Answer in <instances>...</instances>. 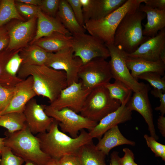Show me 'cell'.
<instances>
[{"label":"cell","instance_id":"obj_1","mask_svg":"<svg viewBox=\"0 0 165 165\" xmlns=\"http://www.w3.org/2000/svg\"><path fill=\"white\" fill-rule=\"evenodd\" d=\"M58 126V122L54 119L47 131L36 136L42 150L51 158L59 160L65 155L77 154L83 145L93 141L89 133L84 130L73 138L60 131Z\"/></svg>","mask_w":165,"mask_h":165},{"label":"cell","instance_id":"obj_2","mask_svg":"<svg viewBox=\"0 0 165 165\" xmlns=\"http://www.w3.org/2000/svg\"><path fill=\"white\" fill-rule=\"evenodd\" d=\"M17 75L23 79L31 76L37 95L47 98L50 103L54 101L61 91L68 86L65 72L55 70L45 65H22Z\"/></svg>","mask_w":165,"mask_h":165},{"label":"cell","instance_id":"obj_3","mask_svg":"<svg viewBox=\"0 0 165 165\" xmlns=\"http://www.w3.org/2000/svg\"><path fill=\"white\" fill-rule=\"evenodd\" d=\"M145 14L138 8L126 15L116 31L113 45L130 53L135 51L141 44L150 38L143 34L142 22L145 18Z\"/></svg>","mask_w":165,"mask_h":165},{"label":"cell","instance_id":"obj_4","mask_svg":"<svg viewBox=\"0 0 165 165\" xmlns=\"http://www.w3.org/2000/svg\"><path fill=\"white\" fill-rule=\"evenodd\" d=\"M6 135L5 146L10 148L24 161H31L38 165H44L51 158L42 150L38 139L28 127L13 133L6 132Z\"/></svg>","mask_w":165,"mask_h":165},{"label":"cell","instance_id":"obj_5","mask_svg":"<svg viewBox=\"0 0 165 165\" xmlns=\"http://www.w3.org/2000/svg\"><path fill=\"white\" fill-rule=\"evenodd\" d=\"M144 0H127L119 9L103 18L90 20L84 28L90 35L103 41L105 44H113L116 31L123 17L138 9Z\"/></svg>","mask_w":165,"mask_h":165},{"label":"cell","instance_id":"obj_6","mask_svg":"<svg viewBox=\"0 0 165 165\" xmlns=\"http://www.w3.org/2000/svg\"><path fill=\"white\" fill-rule=\"evenodd\" d=\"M120 102L112 98L104 86L92 89L86 97L80 115L98 123L102 119L115 111L121 105Z\"/></svg>","mask_w":165,"mask_h":165},{"label":"cell","instance_id":"obj_7","mask_svg":"<svg viewBox=\"0 0 165 165\" xmlns=\"http://www.w3.org/2000/svg\"><path fill=\"white\" fill-rule=\"evenodd\" d=\"M43 106L46 114L58 122L61 131L73 138L78 136L79 131L84 129L90 131L97 123L68 108L58 110L49 105Z\"/></svg>","mask_w":165,"mask_h":165},{"label":"cell","instance_id":"obj_8","mask_svg":"<svg viewBox=\"0 0 165 165\" xmlns=\"http://www.w3.org/2000/svg\"><path fill=\"white\" fill-rule=\"evenodd\" d=\"M71 47L74 57L79 58L82 64L96 58L106 59L110 57L108 50L103 41L85 32L72 35Z\"/></svg>","mask_w":165,"mask_h":165},{"label":"cell","instance_id":"obj_9","mask_svg":"<svg viewBox=\"0 0 165 165\" xmlns=\"http://www.w3.org/2000/svg\"><path fill=\"white\" fill-rule=\"evenodd\" d=\"M105 59L97 57L82 64L78 75L83 89L92 90L110 82L113 77Z\"/></svg>","mask_w":165,"mask_h":165},{"label":"cell","instance_id":"obj_10","mask_svg":"<svg viewBox=\"0 0 165 165\" xmlns=\"http://www.w3.org/2000/svg\"><path fill=\"white\" fill-rule=\"evenodd\" d=\"M110 54L108 62L113 78L123 83L134 92L140 91L145 84L139 82L131 75L125 61L126 53L113 44H105Z\"/></svg>","mask_w":165,"mask_h":165},{"label":"cell","instance_id":"obj_11","mask_svg":"<svg viewBox=\"0 0 165 165\" xmlns=\"http://www.w3.org/2000/svg\"><path fill=\"white\" fill-rule=\"evenodd\" d=\"M82 64L79 58L74 57L71 47L56 53H51L45 65L55 70L65 72L68 86L79 82L78 74Z\"/></svg>","mask_w":165,"mask_h":165},{"label":"cell","instance_id":"obj_12","mask_svg":"<svg viewBox=\"0 0 165 165\" xmlns=\"http://www.w3.org/2000/svg\"><path fill=\"white\" fill-rule=\"evenodd\" d=\"M92 90L84 89L80 81L75 82L62 90L56 99L49 105L57 110L69 108L78 113Z\"/></svg>","mask_w":165,"mask_h":165},{"label":"cell","instance_id":"obj_13","mask_svg":"<svg viewBox=\"0 0 165 165\" xmlns=\"http://www.w3.org/2000/svg\"><path fill=\"white\" fill-rule=\"evenodd\" d=\"M37 20V17L27 21L17 20L6 25L9 38L6 49L17 50L30 44L35 35Z\"/></svg>","mask_w":165,"mask_h":165},{"label":"cell","instance_id":"obj_14","mask_svg":"<svg viewBox=\"0 0 165 165\" xmlns=\"http://www.w3.org/2000/svg\"><path fill=\"white\" fill-rule=\"evenodd\" d=\"M126 55L130 57L165 63V28L141 44L134 52Z\"/></svg>","mask_w":165,"mask_h":165},{"label":"cell","instance_id":"obj_15","mask_svg":"<svg viewBox=\"0 0 165 165\" xmlns=\"http://www.w3.org/2000/svg\"><path fill=\"white\" fill-rule=\"evenodd\" d=\"M23 112L27 127L33 134L47 131L54 120L45 113L43 105L34 98L26 104Z\"/></svg>","mask_w":165,"mask_h":165},{"label":"cell","instance_id":"obj_16","mask_svg":"<svg viewBox=\"0 0 165 165\" xmlns=\"http://www.w3.org/2000/svg\"><path fill=\"white\" fill-rule=\"evenodd\" d=\"M150 89L149 85L145 84L141 90L134 92L126 105L131 111H135L142 116L148 125L151 136L157 141L159 137L156 132L152 109L148 97Z\"/></svg>","mask_w":165,"mask_h":165},{"label":"cell","instance_id":"obj_17","mask_svg":"<svg viewBox=\"0 0 165 165\" xmlns=\"http://www.w3.org/2000/svg\"><path fill=\"white\" fill-rule=\"evenodd\" d=\"M36 96L33 78L30 76L15 85L13 98L8 106L1 112V115L11 112H23L26 104Z\"/></svg>","mask_w":165,"mask_h":165},{"label":"cell","instance_id":"obj_18","mask_svg":"<svg viewBox=\"0 0 165 165\" xmlns=\"http://www.w3.org/2000/svg\"><path fill=\"white\" fill-rule=\"evenodd\" d=\"M132 111L126 104H121L115 111L102 119L88 132L92 138L99 140L108 130L119 124L125 123L132 119Z\"/></svg>","mask_w":165,"mask_h":165},{"label":"cell","instance_id":"obj_19","mask_svg":"<svg viewBox=\"0 0 165 165\" xmlns=\"http://www.w3.org/2000/svg\"><path fill=\"white\" fill-rule=\"evenodd\" d=\"M54 32L72 35L56 17L48 16L39 10L37 16L36 28L34 37L30 44Z\"/></svg>","mask_w":165,"mask_h":165},{"label":"cell","instance_id":"obj_20","mask_svg":"<svg viewBox=\"0 0 165 165\" xmlns=\"http://www.w3.org/2000/svg\"><path fill=\"white\" fill-rule=\"evenodd\" d=\"M139 9L147 16V22L143 29L144 36L153 37L165 28V9H153L143 4H141Z\"/></svg>","mask_w":165,"mask_h":165},{"label":"cell","instance_id":"obj_21","mask_svg":"<svg viewBox=\"0 0 165 165\" xmlns=\"http://www.w3.org/2000/svg\"><path fill=\"white\" fill-rule=\"evenodd\" d=\"M125 61L131 75L135 79L140 75L149 72H156L161 76L164 75L165 63L162 61H151L130 57L127 55Z\"/></svg>","mask_w":165,"mask_h":165},{"label":"cell","instance_id":"obj_22","mask_svg":"<svg viewBox=\"0 0 165 165\" xmlns=\"http://www.w3.org/2000/svg\"><path fill=\"white\" fill-rule=\"evenodd\" d=\"M102 138L99 140L95 145L97 148L106 156L108 155L113 148L122 145H127L134 146L135 142L124 137L121 132L118 125H116L107 131Z\"/></svg>","mask_w":165,"mask_h":165},{"label":"cell","instance_id":"obj_23","mask_svg":"<svg viewBox=\"0 0 165 165\" xmlns=\"http://www.w3.org/2000/svg\"><path fill=\"white\" fill-rule=\"evenodd\" d=\"M72 39V35L54 32L32 44L39 46L48 52L54 53L71 47Z\"/></svg>","mask_w":165,"mask_h":165},{"label":"cell","instance_id":"obj_24","mask_svg":"<svg viewBox=\"0 0 165 165\" xmlns=\"http://www.w3.org/2000/svg\"><path fill=\"white\" fill-rule=\"evenodd\" d=\"M56 17L72 35L85 32V29L78 22L70 6L66 0H60Z\"/></svg>","mask_w":165,"mask_h":165},{"label":"cell","instance_id":"obj_25","mask_svg":"<svg viewBox=\"0 0 165 165\" xmlns=\"http://www.w3.org/2000/svg\"><path fill=\"white\" fill-rule=\"evenodd\" d=\"M50 53L32 44L21 49L19 54L22 59V65H45Z\"/></svg>","mask_w":165,"mask_h":165},{"label":"cell","instance_id":"obj_26","mask_svg":"<svg viewBox=\"0 0 165 165\" xmlns=\"http://www.w3.org/2000/svg\"><path fill=\"white\" fill-rule=\"evenodd\" d=\"M77 155L81 165H107L105 160L106 155L97 148L93 141L83 145Z\"/></svg>","mask_w":165,"mask_h":165},{"label":"cell","instance_id":"obj_27","mask_svg":"<svg viewBox=\"0 0 165 165\" xmlns=\"http://www.w3.org/2000/svg\"><path fill=\"white\" fill-rule=\"evenodd\" d=\"M95 0L90 20H97L105 17L121 6L127 0Z\"/></svg>","mask_w":165,"mask_h":165},{"label":"cell","instance_id":"obj_28","mask_svg":"<svg viewBox=\"0 0 165 165\" xmlns=\"http://www.w3.org/2000/svg\"><path fill=\"white\" fill-rule=\"evenodd\" d=\"M0 126L12 133L22 130L27 127L23 112H11L2 115L0 117Z\"/></svg>","mask_w":165,"mask_h":165},{"label":"cell","instance_id":"obj_29","mask_svg":"<svg viewBox=\"0 0 165 165\" xmlns=\"http://www.w3.org/2000/svg\"><path fill=\"white\" fill-rule=\"evenodd\" d=\"M108 90L111 97L119 101L121 104H127L130 98L132 90L122 82L115 80L104 86Z\"/></svg>","mask_w":165,"mask_h":165},{"label":"cell","instance_id":"obj_30","mask_svg":"<svg viewBox=\"0 0 165 165\" xmlns=\"http://www.w3.org/2000/svg\"><path fill=\"white\" fill-rule=\"evenodd\" d=\"M23 21L25 19L18 12L14 0H0V28L12 20Z\"/></svg>","mask_w":165,"mask_h":165},{"label":"cell","instance_id":"obj_31","mask_svg":"<svg viewBox=\"0 0 165 165\" xmlns=\"http://www.w3.org/2000/svg\"><path fill=\"white\" fill-rule=\"evenodd\" d=\"M136 79L147 81L154 89L160 90L165 93V76L162 77L160 74L155 72H149L141 74L137 77Z\"/></svg>","mask_w":165,"mask_h":165},{"label":"cell","instance_id":"obj_32","mask_svg":"<svg viewBox=\"0 0 165 165\" xmlns=\"http://www.w3.org/2000/svg\"><path fill=\"white\" fill-rule=\"evenodd\" d=\"M0 165H22L24 160L15 154L9 148L5 146L1 152Z\"/></svg>","mask_w":165,"mask_h":165},{"label":"cell","instance_id":"obj_33","mask_svg":"<svg viewBox=\"0 0 165 165\" xmlns=\"http://www.w3.org/2000/svg\"><path fill=\"white\" fill-rule=\"evenodd\" d=\"M15 86L0 84V112L3 111L8 105L13 96Z\"/></svg>","mask_w":165,"mask_h":165},{"label":"cell","instance_id":"obj_34","mask_svg":"<svg viewBox=\"0 0 165 165\" xmlns=\"http://www.w3.org/2000/svg\"><path fill=\"white\" fill-rule=\"evenodd\" d=\"M20 50H18L10 58L5 66L6 72L13 77H18V72L22 64V59L19 54Z\"/></svg>","mask_w":165,"mask_h":165},{"label":"cell","instance_id":"obj_35","mask_svg":"<svg viewBox=\"0 0 165 165\" xmlns=\"http://www.w3.org/2000/svg\"><path fill=\"white\" fill-rule=\"evenodd\" d=\"M15 2L16 8L21 16H24L28 20L37 17L38 11L40 9L38 6Z\"/></svg>","mask_w":165,"mask_h":165},{"label":"cell","instance_id":"obj_36","mask_svg":"<svg viewBox=\"0 0 165 165\" xmlns=\"http://www.w3.org/2000/svg\"><path fill=\"white\" fill-rule=\"evenodd\" d=\"M148 146L155 154L156 157H160L165 161V145L158 142L151 136L145 134L144 136Z\"/></svg>","mask_w":165,"mask_h":165},{"label":"cell","instance_id":"obj_37","mask_svg":"<svg viewBox=\"0 0 165 165\" xmlns=\"http://www.w3.org/2000/svg\"><path fill=\"white\" fill-rule=\"evenodd\" d=\"M60 0H41L38 6L45 14L51 16L56 17Z\"/></svg>","mask_w":165,"mask_h":165},{"label":"cell","instance_id":"obj_38","mask_svg":"<svg viewBox=\"0 0 165 165\" xmlns=\"http://www.w3.org/2000/svg\"><path fill=\"white\" fill-rule=\"evenodd\" d=\"M66 0L70 6L78 22L84 28L85 22L80 0Z\"/></svg>","mask_w":165,"mask_h":165},{"label":"cell","instance_id":"obj_39","mask_svg":"<svg viewBox=\"0 0 165 165\" xmlns=\"http://www.w3.org/2000/svg\"><path fill=\"white\" fill-rule=\"evenodd\" d=\"M58 161L59 165H81L77 154L65 155L60 158Z\"/></svg>","mask_w":165,"mask_h":165},{"label":"cell","instance_id":"obj_40","mask_svg":"<svg viewBox=\"0 0 165 165\" xmlns=\"http://www.w3.org/2000/svg\"><path fill=\"white\" fill-rule=\"evenodd\" d=\"M151 93L155 97L158 98L160 102V105L156 107L155 110L159 111L161 115L164 116L165 114V93L161 90L153 89Z\"/></svg>","mask_w":165,"mask_h":165},{"label":"cell","instance_id":"obj_41","mask_svg":"<svg viewBox=\"0 0 165 165\" xmlns=\"http://www.w3.org/2000/svg\"><path fill=\"white\" fill-rule=\"evenodd\" d=\"M124 152L123 156L119 157V163L120 165H134L135 163L134 154L132 151L129 148H123Z\"/></svg>","mask_w":165,"mask_h":165},{"label":"cell","instance_id":"obj_42","mask_svg":"<svg viewBox=\"0 0 165 165\" xmlns=\"http://www.w3.org/2000/svg\"><path fill=\"white\" fill-rule=\"evenodd\" d=\"M9 38L6 25L0 28V52L8 46Z\"/></svg>","mask_w":165,"mask_h":165},{"label":"cell","instance_id":"obj_43","mask_svg":"<svg viewBox=\"0 0 165 165\" xmlns=\"http://www.w3.org/2000/svg\"><path fill=\"white\" fill-rule=\"evenodd\" d=\"M145 5L153 9H165V0H144Z\"/></svg>","mask_w":165,"mask_h":165},{"label":"cell","instance_id":"obj_44","mask_svg":"<svg viewBox=\"0 0 165 165\" xmlns=\"http://www.w3.org/2000/svg\"><path fill=\"white\" fill-rule=\"evenodd\" d=\"M158 128L163 137H165V117L160 116L157 119Z\"/></svg>","mask_w":165,"mask_h":165},{"label":"cell","instance_id":"obj_45","mask_svg":"<svg viewBox=\"0 0 165 165\" xmlns=\"http://www.w3.org/2000/svg\"><path fill=\"white\" fill-rule=\"evenodd\" d=\"M119 152L114 151L111 154L110 165H120L119 162Z\"/></svg>","mask_w":165,"mask_h":165},{"label":"cell","instance_id":"obj_46","mask_svg":"<svg viewBox=\"0 0 165 165\" xmlns=\"http://www.w3.org/2000/svg\"><path fill=\"white\" fill-rule=\"evenodd\" d=\"M16 2H21L39 6L41 4V0H16Z\"/></svg>","mask_w":165,"mask_h":165},{"label":"cell","instance_id":"obj_47","mask_svg":"<svg viewBox=\"0 0 165 165\" xmlns=\"http://www.w3.org/2000/svg\"><path fill=\"white\" fill-rule=\"evenodd\" d=\"M44 165H59L58 160L51 158Z\"/></svg>","mask_w":165,"mask_h":165},{"label":"cell","instance_id":"obj_48","mask_svg":"<svg viewBox=\"0 0 165 165\" xmlns=\"http://www.w3.org/2000/svg\"><path fill=\"white\" fill-rule=\"evenodd\" d=\"M5 138H0V153L5 147L4 144Z\"/></svg>","mask_w":165,"mask_h":165},{"label":"cell","instance_id":"obj_49","mask_svg":"<svg viewBox=\"0 0 165 165\" xmlns=\"http://www.w3.org/2000/svg\"><path fill=\"white\" fill-rule=\"evenodd\" d=\"M24 165H38L35 163L31 161H26Z\"/></svg>","mask_w":165,"mask_h":165},{"label":"cell","instance_id":"obj_50","mask_svg":"<svg viewBox=\"0 0 165 165\" xmlns=\"http://www.w3.org/2000/svg\"><path fill=\"white\" fill-rule=\"evenodd\" d=\"M134 165H138V164H137L136 163H134Z\"/></svg>","mask_w":165,"mask_h":165},{"label":"cell","instance_id":"obj_51","mask_svg":"<svg viewBox=\"0 0 165 165\" xmlns=\"http://www.w3.org/2000/svg\"><path fill=\"white\" fill-rule=\"evenodd\" d=\"M1 153H0V160H1Z\"/></svg>","mask_w":165,"mask_h":165},{"label":"cell","instance_id":"obj_52","mask_svg":"<svg viewBox=\"0 0 165 165\" xmlns=\"http://www.w3.org/2000/svg\"><path fill=\"white\" fill-rule=\"evenodd\" d=\"M1 116V112H0V116Z\"/></svg>","mask_w":165,"mask_h":165},{"label":"cell","instance_id":"obj_53","mask_svg":"<svg viewBox=\"0 0 165 165\" xmlns=\"http://www.w3.org/2000/svg\"><path fill=\"white\" fill-rule=\"evenodd\" d=\"M0 71H1V69H0ZM1 73H0V76L1 75Z\"/></svg>","mask_w":165,"mask_h":165},{"label":"cell","instance_id":"obj_54","mask_svg":"<svg viewBox=\"0 0 165 165\" xmlns=\"http://www.w3.org/2000/svg\"><path fill=\"white\" fill-rule=\"evenodd\" d=\"M1 75H0V76Z\"/></svg>","mask_w":165,"mask_h":165},{"label":"cell","instance_id":"obj_55","mask_svg":"<svg viewBox=\"0 0 165 165\" xmlns=\"http://www.w3.org/2000/svg\"><path fill=\"white\" fill-rule=\"evenodd\" d=\"M0 73H1V72H0Z\"/></svg>","mask_w":165,"mask_h":165}]
</instances>
